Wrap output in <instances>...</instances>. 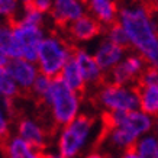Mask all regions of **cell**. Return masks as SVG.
<instances>
[{"instance_id":"cell-26","label":"cell","mask_w":158,"mask_h":158,"mask_svg":"<svg viewBox=\"0 0 158 158\" xmlns=\"http://www.w3.org/2000/svg\"><path fill=\"white\" fill-rule=\"evenodd\" d=\"M87 158H110V157H105V155H102V154H97V152H93L90 154Z\"/></svg>"},{"instance_id":"cell-1","label":"cell","mask_w":158,"mask_h":158,"mask_svg":"<svg viewBox=\"0 0 158 158\" xmlns=\"http://www.w3.org/2000/svg\"><path fill=\"white\" fill-rule=\"evenodd\" d=\"M119 20L136 52L158 68V22L155 13L141 0L119 9Z\"/></svg>"},{"instance_id":"cell-14","label":"cell","mask_w":158,"mask_h":158,"mask_svg":"<svg viewBox=\"0 0 158 158\" xmlns=\"http://www.w3.org/2000/svg\"><path fill=\"white\" fill-rule=\"evenodd\" d=\"M125 49L120 48L119 45L113 44L110 39H106L102 44V47L94 55L97 65L103 70V71H109L110 68H113L116 64H119L120 58L123 55Z\"/></svg>"},{"instance_id":"cell-5","label":"cell","mask_w":158,"mask_h":158,"mask_svg":"<svg viewBox=\"0 0 158 158\" xmlns=\"http://www.w3.org/2000/svg\"><path fill=\"white\" fill-rule=\"evenodd\" d=\"M6 18H7L9 28L13 31L15 36L22 47L23 58L26 61H36L39 55V45L42 42V32L39 26L25 23L20 19H16L13 13Z\"/></svg>"},{"instance_id":"cell-4","label":"cell","mask_w":158,"mask_h":158,"mask_svg":"<svg viewBox=\"0 0 158 158\" xmlns=\"http://www.w3.org/2000/svg\"><path fill=\"white\" fill-rule=\"evenodd\" d=\"M93 105L102 103L110 110H136L139 107L138 91L126 86H103L99 87L93 96Z\"/></svg>"},{"instance_id":"cell-25","label":"cell","mask_w":158,"mask_h":158,"mask_svg":"<svg viewBox=\"0 0 158 158\" xmlns=\"http://www.w3.org/2000/svg\"><path fill=\"white\" fill-rule=\"evenodd\" d=\"M6 64H7V55L0 49V68L6 67Z\"/></svg>"},{"instance_id":"cell-16","label":"cell","mask_w":158,"mask_h":158,"mask_svg":"<svg viewBox=\"0 0 158 158\" xmlns=\"http://www.w3.org/2000/svg\"><path fill=\"white\" fill-rule=\"evenodd\" d=\"M0 49L10 58H22L23 51L9 25L0 23Z\"/></svg>"},{"instance_id":"cell-12","label":"cell","mask_w":158,"mask_h":158,"mask_svg":"<svg viewBox=\"0 0 158 158\" xmlns=\"http://www.w3.org/2000/svg\"><path fill=\"white\" fill-rule=\"evenodd\" d=\"M71 54L76 58V61L78 64L80 70H81L83 77H84L86 81L93 83L96 89H99V87H102L105 84V71L97 65L94 58L89 57L84 51L77 48L76 45L71 48Z\"/></svg>"},{"instance_id":"cell-11","label":"cell","mask_w":158,"mask_h":158,"mask_svg":"<svg viewBox=\"0 0 158 158\" xmlns=\"http://www.w3.org/2000/svg\"><path fill=\"white\" fill-rule=\"evenodd\" d=\"M57 31H64L73 20L83 16V9L77 0H55L49 10Z\"/></svg>"},{"instance_id":"cell-21","label":"cell","mask_w":158,"mask_h":158,"mask_svg":"<svg viewBox=\"0 0 158 158\" xmlns=\"http://www.w3.org/2000/svg\"><path fill=\"white\" fill-rule=\"evenodd\" d=\"M16 7V0H0V15L9 16L15 12Z\"/></svg>"},{"instance_id":"cell-18","label":"cell","mask_w":158,"mask_h":158,"mask_svg":"<svg viewBox=\"0 0 158 158\" xmlns=\"http://www.w3.org/2000/svg\"><path fill=\"white\" fill-rule=\"evenodd\" d=\"M105 34H106V36H107V39H110V41H112L113 44H116V45H119L120 48H123L125 51L134 49L129 38H128V35H126V32H125L123 26H122V23H120V20L119 22H116V23H113V25H110L109 28H106Z\"/></svg>"},{"instance_id":"cell-27","label":"cell","mask_w":158,"mask_h":158,"mask_svg":"<svg viewBox=\"0 0 158 158\" xmlns=\"http://www.w3.org/2000/svg\"><path fill=\"white\" fill-rule=\"evenodd\" d=\"M155 132H157V135H158V118H157V120H155Z\"/></svg>"},{"instance_id":"cell-29","label":"cell","mask_w":158,"mask_h":158,"mask_svg":"<svg viewBox=\"0 0 158 158\" xmlns=\"http://www.w3.org/2000/svg\"><path fill=\"white\" fill-rule=\"evenodd\" d=\"M154 158H158V151H157V154H155V157H154Z\"/></svg>"},{"instance_id":"cell-15","label":"cell","mask_w":158,"mask_h":158,"mask_svg":"<svg viewBox=\"0 0 158 158\" xmlns=\"http://www.w3.org/2000/svg\"><path fill=\"white\" fill-rule=\"evenodd\" d=\"M138 91L139 107L144 113L158 118V83L148 86H132Z\"/></svg>"},{"instance_id":"cell-28","label":"cell","mask_w":158,"mask_h":158,"mask_svg":"<svg viewBox=\"0 0 158 158\" xmlns=\"http://www.w3.org/2000/svg\"><path fill=\"white\" fill-rule=\"evenodd\" d=\"M28 2H32V0H23V3H28Z\"/></svg>"},{"instance_id":"cell-22","label":"cell","mask_w":158,"mask_h":158,"mask_svg":"<svg viewBox=\"0 0 158 158\" xmlns=\"http://www.w3.org/2000/svg\"><path fill=\"white\" fill-rule=\"evenodd\" d=\"M31 3H32V6H34L36 10H39L41 13L49 12V10L52 9V3H51V0H32Z\"/></svg>"},{"instance_id":"cell-20","label":"cell","mask_w":158,"mask_h":158,"mask_svg":"<svg viewBox=\"0 0 158 158\" xmlns=\"http://www.w3.org/2000/svg\"><path fill=\"white\" fill-rule=\"evenodd\" d=\"M135 151L144 158H154L158 151V138L155 135H149L139 139L135 145Z\"/></svg>"},{"instance_id":"cell-3","label":"cell","mask_w":158,"mask_h":158,"mask_svg":"<svg viewBox=\"0 0 158 158\" xmlns=\"http://www.w3.org/2000/svg\"><path fill=\"white\" fill-rule=\"evenodd\" d=\"M48 103L52 109V115L57 123L70 125L74 120L78 109V97L76 93L65 84L62 74L57 78L51 80V86L48 90Z\"/></svg>"},{"instance_id":"cell-9","label":"cell","mask_w":158,"mask_h":158,"mask_svg":"<svg viewBox=\"0 0 158 158\" xmlns=\"http://www.w3.org/2000/svg\"><path fill=\"white\" fill-rule=\"evenodd\" d=\"M10 120L18 126V131H19V135L22 136V139L34 151H44L47 148V139L48 138L41 129V126L32 122L31 119H28L25 115H22L18 107L12 113Z\"/></svg>"},{"instance_id":"cell-7","label":"cell","mask_w":158,"mask_h":158,"mask_svg":"<svg viewBox=\"0 0 158 158\" xmlns=\"http://www.w3.org/2000/svg\"><path fill=\"white\" fill-rule=\"evenodd\" d=\"M55 32L68 44H76L77 41H89L100 35L102 32H105V26L94 16L83 15L81 18L73 20L64 31H55Z\"/></svg>"},{"instance_id":"cell-8","label":"cell","mask_w":158,"mask_h":158,"mask_svg":"<svg viewBox=\"0 0 158 158\" xmlns=\"http://www.w3.org/2000/svg\"><path fill=\"white\" fill-rule=\"evenodd\" d=\"M7 71L15 78V81L19 83V97L31 99L32 100V86L36 80V68L29 64L25 58H10L6 64Z\"/></svg>"},{"instance_id":"cell-23","label":"cell","mask_w":158,"mask_h":158,"mask_svg":"<svg viewBox=\"0 0 158 158\" xmlns=\"http://www.w3.org/2000/svg\"><path fill=\"white\" fill-rule=\"evenodd\" d=\"M120 158H144V157L139 155V154L135 151V148H131V149H128V151H125Z\"/></svg>"},{"instance_id":"cell-6","label":"cell","mask_w":158,"mask_h":158,"mask_svg":"<svg viewBox=\"0 0 158 158\" xmlns=\"http://www.w3.org/2000/svg\"><path fill=\"white\" fill-rule=\"evenodd\" d=\"M94 123V118L83 113L65 126L60 138V154L64 158H71L77 154Z\"/></svg>"},{"instance_id":"cell-19","label":"cell","mask_w":158,"mask_h":158,"mask_svg":"<svg viewBox=\"0 0 158 158\" xmlns=\"http://www.w3.org/2000/svg\"><path fill=\"white\" fill-rule=\"evenodd\" d=\"M0 93L5 97H19V89L7 68H0Z\"/></svg>"},{"instance_id":"cell-17","label":"cell","mask_w":158,"mask_h":158,"mask_svg":"<svg viewBox=\"0 0 158 158\" xmlns=\"http://www.w3.org/2000/svg\"><path fill=\"white\" fill-rule=\"evenodd\" d=\"M26 142L22 138H12L9 147L2 151L5 158H44V151H31Z\"/></svg>"},{"instance_id":"cell-24","label":"cell","mask_w":158,"mask_h":158,"mask_svg":"<svg viewBox=\"0 0 158 158\" xmlns=\"http://www.w3.org/2000/svg\"><path fill=\"white\" fill-rule=\"evenodd\" d=\"M141 2H142V0H141ZM142 3L148 6L149 9H151L154 13H155V16H158V0H151V2H148V3L142 2Z\"/></svg>"},{"instance_id":"cell-13","label":"cell","mask_w":158,"mask_h":158,"mask_svg":"<svg viewBox=\"0 0 158 158\" xmlns=\"http://www.w3.org/2000/svg\"><path fill=\"white\" fill-rule=\"evenodd\" d=\"M62 78H64L65 84L76 93L78 100H83L86 97V93H87L86 80H84L81 70H80V67H78V64H77L73 54L70 55L65 67L62 70Z\"/></svg>"},{"instance_id":"cell-10","label":"cell","mask_w":158,"mask_h":158,"mask_svg":"<svg viewBox=\"0 0 158 158\" xmlns=\"http://www.w3.org/2000/svg\"><path fill=\"white\" fill-rule=\"evenodd\" d=\"M113 119L116 126L126 128L128 131L134 132L136 136L147 134L152 128V119L149 115L138 110H112Z\"/></svg>"},{"instance_id":"cell-2","label":"cell","mask_w":158,"mask_h":158,"mask_svg":"<svg viewBox=\"0 0 158 158\" xmlns=\"http://www.w3.org/2000/svg\"><path fill=\"white\" fill-rule=\"evenodd\" d=\"M76 44H68L54 31L51 36L42 39L39 45V68L41 73L51 80L62 74V70L71 55V48Z\"/></svg>"}]
</instances>
